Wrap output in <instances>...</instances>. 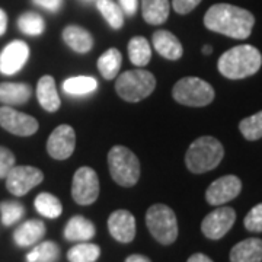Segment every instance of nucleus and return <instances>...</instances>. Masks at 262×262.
<instances>
[{"label": "nucleus", "mask_w": 262, "mask_h": 262, "mask_svg": "<svg viewBox=\"0 0 262 262\" xmlns=\"http://www.w3.org/2000/svg\"><path fill=\"white\" fill-rule=\"evenodd\" d=\"M207 29L234 39H245L252 34L255 18L249 10L227 3H217L204 15Z\"/></svg>", "instance_id": "obj_1"}, {"label": "nucleus", "mask_w": 262, "mask_h": 262, "mask_svg": "<svg viewBox=\"0 0 262 262\" xmlns=\"http://www.w3.org/2000/svg\"><path fill=\"white\" fill-rule=\"evenodd\" d=\"M261 66L262 56L259 50L253 46L244 44L223 53L219 58L217 69L227 79L239 80L255 75Z\"/></svg>", "instance_id": "obj_2"}, {"label": "nucleus", "mask_w": 262, "mask_h": 262, "mask_svg": "<svg viewBox=\"0 0 262 262\" xmlns=\"http://www.w3.org/2000/svg\"><path fill=\"white\" fill-rule=\"evenodd\" d=\"M225 158V147L220 141L204 136L191 143L185 155V165L192 173H206L215 169Z\"/></svg>", "instance_id": "obj_3"}, {"label": "nucleus", "mask_w": 262, "mask_h": 262, "mask_svg": "<svg viewBox=\"0 0 262 262\" xmlns=\"http://www.w3.org/2000/svg\"><path fill=\"white\" fill-rule=\"evenodd\" d=\"M155 88L156 77L144 69L124 72L115 82V92L127 102H140L150 96Z\"/></svg>", "instance_id": "obj_4"}, {"label": "nucleus", "mask_w": 262, "mask_h": 262, "mask_svg": "<svg viewBox=\"0 0 262 262\" xmlns=\"http://www.w3.org/2000/svg\"><path fill=\"white\" fill-rule=\"evenodd\" d=\"M108 168L113 179L124 188L134 187L140 178V160L124 146H114L108 153Z\"/></svg>", "instance_id": "obj_5"}, {"label": "nucleus", "mask_w": 262, "mask_h": 262, "mask_svg": "<svg viewBox=\"0 0 262 262\" xmlns=\"http://www.w3.org/2000/svg\"><path fill=\"white\" fill-rule=\"evenodd\" d=\"M150 234L162 245H172L178 237V220L173 210L165 204H155L146 213Z\"/></svg>", "instance_id": "obj_6"}, {"label": "nucleus", "mask_w": 262, "mask_h": 262, "mask_svg": "<svg viewBox=\"0 0 262 262\" xmlns=\"http://www.w3.org/2000/svg\"><path fill=\"white\" fill-rule=\"evenodd\" d=\"M173 99L187 106H206L214 101L213 86L200 77H184L172 89Z\"/></svg>", "instance_id": "obj_7"}, {"label": "nucleus", "mask_w": 262, "mask_h": 262, "mask_svg": "<svg viewBox=\"0 0 262 262\" xmlns=\"http://www.w3.org/2000/svg\"><path fill=\"white\" fill-rule=\"evenodd\" d=\"M72 196L79 206H91L99 196V178L94 169L82 166L76 170L72 182Z\"/></svg>", "instance_id": "obj_8"}, {"label": "nucleus", "mask_w": 262, "mask_h": 262, "mask_svg": "<svg viewBox=\"0 0 262 262\" xmlns=\"http://www.w3.org/2000/svg\"><path fill=\"white\" fill-rule=\"evenodd\" d=\"M6 188L15 196L27 195L32 188H35L44 181V173L38 168L22 165L13 166L6 175Z\"/></svg>", "instance_id": "obj_9"}, {"label": "nucleus", "mask_w": 262, "mask_h": 262, "mask_svg": "<svg viewBox=\"0 0 262 262\" xmlns=\"http://www.w3.org/2000/svg\"><path fill=\"white\" fill-rule=\"evenodd\" d=\"M236 222V211L232 207H219L208 213L201 223V232L207 239L219 241L233 227Z\"/></svg>", "instance_id": "obj_10"}, {"label": "nucleus", "mask_w": 262, "mask_h": 262, "mask_svg": "<svg viewBox=\"0 0 262 262\" xmlns=\"http://www.w3.org/2000/svg\"><path fill=\"white\" fill-rule=\"evenodd\" d=\"M0 127L19 137H29L37 133L39 124L28 114L19 113L15 108L5 105L0 108Z\"/></svg>", "instance_id": "obj_11"}, {"label": "nucleus", "mask_w": 262, "mask_h": 262, "mask_svg": "<svg viewBox=\"0 0 262 262\" xmlns=\"http://www.w3.org/2000/svg\"><path fill=\"white\" fill-rule=\"evenodd\" d=\"M76 149V133L75 130L61 124L50 134L47 140V153L56 160L69 159Z\"/></svg>", "instance_id": "obj_12"}, {"label": "nucleus", "mask_w": 262, "mask_h": 262, "mask_svg": "<svg viewBox=\"0 0 262 262\" xmlns=\"http://www.w3.org/2000/svg\"><path fill=\"white\" fill-rule=\"evenodd\" d=\"M242 191V181L234 175H226L215 179L207 188L206 200L210 206H223L234 200Z\"/></svg>", "instance_id": "obj_13"}, {"label": "nucleus", "mask_w": 262, "mask_h": 262, "mask_svg": "<svg viewBox=\"0 0 262 262\" xmlns=\"http://www.w3.org/2000/svg\"><path fill=\"white\" fill-rule=\"evenodd\" d=\"M28 58V44L20 39L12 41L0 53V73L6 76L16 75L27 64Z\"/></svg>", "instance_id": "obj_14"}, {"label": "nucleus", "mask_w": 262, "mask_h": 262, "mask_svg": "<svg viewBox=\"0 0 262 262\" xmlns=\"http://www.w3.org/2000/svg\"><path fill=\"white\" fill-rule=\"evenodd\" d=\"M108 230L117 242L130 244L136 237V219L127 210H117L108 217Z\"/></svg>", "instance_id": "obj_15"}, {"label": "nucleus", "mask_w": 262, "mask_h": 262, "mask_svg": "<svg viewBox=\"0 0 262 262\" xmlns=\"http://www.w3.org/2000/svg\"><path fill=\"white\" fill-rule=\"evenodd\" d=\"M151 42H153L155 50L166 60L175 61V60H179L184 54L181 41L172 32L165 31V29L156 31L151 37Z\"/></svg>", "instance_id": "obj_16"}, {"label": "nucleus", "mask_w": 262, "mask_h": 262, "mask_svg": "<svg viewBox=\"0 0 262 262\" xmlns=\"http://www.w3.org/2000/svg\"><path fill=\"white\" fill-rule=\"evenodd\" d=\"M96 233L95 225L83 215L72 217L64 227V239L69 242H88Z\"/></svg>", "instance_id": "obj_17"}, {"label": "nucleus", "mask_w": 262, "mask_h": 262, "mask_svg": "<svg viewBox=\"0 0 262 262\" xmlns=\"http://www.w3.org/2000/svg\"><path fill=\"white\" fill-rule=\"evenodd\" d=\"M64 42L79 54L89 53L94 47V37L88 29L82 28L79 25H69L63 31Z\"/></svg>", "instance_id": "obj_18"}, {"label": "nucleus", "mask_w": 262, "mask_h": 262, "mask_svg": "<svg viewBox=\"0 0 262 262\" xmlns=\"http://www.w3.org/2000/svg\"><path fill=\"white\" fill-rule=\"evenodd\" d=\"M230 262H262V239L249 237L234 245Z\"/></svg>", "instance_id": "obj_19"}, {"label": "nucleus", "mask_w": 262, "mask_h": 262, "mask_svg": "<svg viewBox=\"0 0 262 262\" xmlns=\"http://www.w3.org/2000/svg\"><path fill=\"white\" fill-rule=\"evenodd\" d=\"M46 234V225L41 220H28L19 226L13 233L15 244L20 248H28L38 244Z\"/></svg>", "instance_id": "obj_20"}, {"label": "nucleus", "mask_w": 262, "mask_h": 262, "mask_svg": "<svg viewBox=\"0 0 262 262\" xmlns=\"http://www.w3.org/2000/svg\"><path fill=\"white\" fill-rule=\"evenodd\" d=\"M37 98L39 105L48 111L56 113L60 108V96L57 92L56 80L51 76H42L37 84Z\"/></svg>", "instance_id": "obj_21"}, {"label": "nucleus", "mask_w": 262, "mask_h": 262, "mask_svg": "<svg viewBox=\"0 0 262 262\" xmlns=\"http://www.w3.org/2000/svg\"><path fill=\"white\" fill-rule=\"evenodd\" d=\"M32 89L28 83H12L5 82L0 83V102L8 106L22 105L29 101Z\"/></svg>", "instance_id": "obj_22"}, {"label": "nucleus", "mask_w": 262, "mask_h": 262, "mask_svg": "<svg viewBox=\"0 0 262 262\" xmlns=\"http://www.w3.org/2000/svg\"><path fill=\"white\" fill-rule=\"evenodd\" d=\"M169 0H141L143 19L150 25H162L169 18Z\"/></svg>", "instance_id": "obj_23"}, {"label": "nucleus", "mask_w": 262, "mask_h": 262, "mask_svg": "<svg viewBox=\"0 0 262 262\" xmlns=\"http://www.w3.org/2000/svg\"><path fill=\"white\" fill-rule=\"evenodd\" d=\"M122 64L121 53L117 48H110L103 53L102 56L98 58V69L101 72L103 79L111 80L115 79Z\"/></svg>", "instance_id": "obj_24"}, {"label": "nucleus", "mask_w": 262, "mask_h": 262, "mask_svg": "<svg viewBox=\"0 0 262 262\" xmlns=\"http://www.w3.org/2000/svg\"><path fill=\"white\" fill-rule=\"evenodd\" d=\"M98 89V82L91 76H76L69 77L63 82V91L72 96H84Z\"/></svg>", "instance_id": "obj_25"}, {"label": "nucleus", "mask_w": 262, "mask_h": 262, "mask_svg": "<svg viewBox=\"0 0 262 262\" xmlns=\"http://www.w3.org/2000/svg\"><path fill=\"white\" fill-rule=\"evenodd\" d=\"M128 57L131 63L137 67H144L149 64L151 58V47L144 37L131 38L128 42Z\"/></svg>", "instance_id": "obj_26"}, {"label": "nucleus", "mask_w": 262, "mask_h": 262, "mask_svg": "<svg viewBox=\"0 0 262 262\" xmlns=\"http://www.w3.org/2000/svg\"><path fill=\"white\" fill-rule=\"evenodd\" d=\"M35 210L41 215L47 217V219H57L58 215L63 213V206L61 201L56 195L50 194V192H41L34 201Z\"/></svg>", "instance_id": "obj_27"}, {"label": "nucleus", "mask_w": 262, "mask_h": 262, "mask_svg": "<svg viewBox=\"0 0 262 262\" xmlns=\"http://www.w3.org/2000/svg\"><path fill=\"white\" fill-rule=\"evenodd\" d=\"M96 8L113 29H121L124 25V12L114 0H98Z\"/></svg>", "instance_id": "obj_28"}, {"label": "nucleus", "mask_w": 262, "mask_h": 262, "mask_svg": "<svg viewBox=\"0 0 262 262\" xmlns=\"http://www.w3.org/2000/svg\"><path fill=\"white\" fill-rule=\"evenodd\" d=\"M60 258V248L56 242H41L27 255V262H57Z\"/></svg>", "instance_id": "obj_29"}, {"label": "nucleus", "mask_w": 262, "mask_h": 262, "mask_svg": "<svg viewBox=\"0 0 262 262\" xmlns=\"http://www.w3.org/2000/svg\"><path fill=\"white\" fill-rule=\"evenodd\" d=\"M101 255V248L89 242H80L69 249L67 259L70 262H95Z\"/></svg>", "instance_id": "obj_30"}, {"label": "nucleus", "mask_w": 262, "mask_h": 262, "mask_svg": "<svg viewBox=\"0 0 262 262\" xmlns=\"http://www.w3.org/2000/svg\"><path fill=\"white\" fill-rule=\"evenodd\" d=\"M18 28L22 34L29 35V37H38L44 32L46 29V22L41 15L35 12H27L22 13L18 19Z\"/></svg>", "instance_id": "obj_31"}, {"label": "nucleus", "mask_w": 262, "mask_h": 262, "mask_svg": "<svg viewBox=\"0 0 262 262\" xmlns=\"http://www.w3.org/2000/svg\"><path fill=\"white\" fill-rule=\"evenodd\" d=\"M239 130L246 140L255 141L262 139V111L244 118L239 122Z\"/></svg>", "instance_id": "obj_32"}, {"label": "nucleus", "mask_w": 262, "mask_h": 262, "mask_svg": "<svg viewBox=\"0 0 262 262\" xmlns=\"http://www.w3.org/2000/svg\"><path fill=\"white\" fill-rule=\"evenodd\" d=\"M25 214V207L18 201H2L0 203V217L5 226H12L18 223Z\"/></svg>", "instance_id": "obj_33"}, {"label": "nucleus", "mask_w": 262, "mask_h": 262, "mask_svg": "<svg viewBox=\"0 0 262 262\" xmlns=\"http://www.w3.org/2000/svg\"><path fill=\"white\" fill-rule=\"evenodd\" d=\"M245 229L252 233H262V203L251 208V211L245 215Z\"/></svg>", "instance_id": "obj_34"}, {"label": "nucleus", "mask_w": 262, "mask_h": 262, "mask_svg": "<svg viewBox=\"0 0 262 262\" xmlns=\"http://www.w3.org/2000/svg\"><path fill=\"white\" fill-rule=\"evenodd\" d=\"M15 155L9 149L0 146V179L6 178L9 170L15 166Z\"/></svg>", "instance_id": "obj_35"}, {"label": "nucleus", "mask_w": 262, "mask_h": 262, "mask_svg": "<svg viewBox=\"0 0 262 262\" xmlns=\"http://www.w3.org/2000/svg\"><path fill=\"white\" fill-rule=\"evenodd\" d=\"M201 0H172V8L179 15H187L195 9Z\"/></svg>", "instance_id": "obj_36"}, {"label": "nucleus", "mask_w": 262, "mask_h": 262, "mask_svg": "<svg viewBox=\"0 0 262 262\" xmlns=\"http://www.w3.org/2000/svg\"><path fill=\"white\" fill-rule=\"evenodd\" d=\"M32 2L39 8L47 9L50 12H57L63 5V0H32Z\"/></svg>", "instance_id": "obj_37"}, {"label": "nucleus", "mask_w": 262, "mask_h": 262, "mask_svg": "<svg viewBox=\"0 0 262 262\" xmlns=\"http://www.w3.org/2000/svg\"><path fill=\"white\" fill-rule=\"evenodd\" d=\"M137 6H139V0H120V8L125 15L133 16L137 12Z\"/></svg>", "instance_id": "obj_38"}, {"label": "nucleus", "mask_w": 262, "mask_h": 262, "mask_svg": "<svg viewBox=\"0 0 262 262\" xmlns=\"http://www.w3.org/2000/svg\"><path fill=\"white\" fill-rule=\"evenodd\" d=\"M8 29V15L3 9H0V37L6 32Z\"/></svg>", "instance_id": "obj_39"}, {"label": "nucleus", "mask_w": 262, "mask_h": 262, "mask_svg": "<svg viewBox=\"0 0 262 262\" xmlns=\"http://www.w3.org/2000/svg\"><path fill=\"white\" fill-rule=\"evenodd\" d=\"M187 262H213V259L208 258L204 253H194L188 258Z\"/></svg>", "instance_id": "obj_40"}, {"label": "nucleus", "mask_w": 262, "mask_h": 262, "mask_svg": "<svg viewBox=\"0 0 262 262\" xmlns=\"http://www.w3.org/2000/svg\"><path fill=\"white\" fill-rule=\"evenodd\" d=\"M125 262H151V261H150L147 256H144V255H139V253H134V255H130V256H127Z\"/></svg>", "instance_id": "obj_41"}, {"label": "nucleus", "mask_w": 262, "mask_h": 262, "mask_svg": "<svg viewBox=\"0 0 262 262\" xmlns=\"http://www.w3.org/2000/svg\"><path fill=\"white\" fill-rule=\"evenodd\" d=\"M211 51H213L211 46H206V47L203 48V53H204V54H207V56H208V54H211Z\"/></svg>", "instance_id": "obj_42"}]
</instances>
